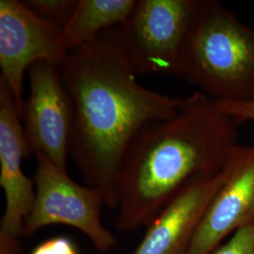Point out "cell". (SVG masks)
Segmentation results:
<instances>
[{
	"label": "cell",
	"instance_id": "6da1fadb",
	"mask_svg": "<svg viewBox=\"0 0 254 254\" xmlns=\"http://www.w3.org/2000/svg\"><path fill=\"white\" fill-rule=\"evenodd\" d=\"M73 105L69 154L88 186L116 210L119 170L144 127L173 117L182 98L147 89L112 32L72 51L60 68Z\"/></svg>",
	"mask_w": 254,
	"mask_h": 254
},
{
	"label": "cell",
	"instance_id": "7a4b0ae2",
	"mask_svg": "<svg viewBox=\"0 0 254 254\" xmlns=\"http://www.w3.org/2000/svg\"><path fill=\"white\" fill-rule=\"evenodd\" d=\"M236 125L200 91L185 98L172 118L147 125L119 170L116 229L148 226L188 183L221 172L239 146Z\"/></svg>",
	"mask_w": 254,
	"mask_h": 254
},
{
	"label": "cell",
	"instance_id": "3957f363",
	"mask_svg": "<svg viewBox=\"0 0 254 254\" xmlns=\"http://www.w3.org/2000/svg\"><path fill=\"white\" fill-rule=\"evenodd\" d=\"M181 77L218 103L254 100V29L217 0H200Z\"/></svg>",
	"mask_w": 254,
	"mask_h": 254
},
{
	"label": "cell",
	"instance_id": "277c9868",
	"mask_svg": "<svg viewBox=\"0 0 254 254\" xmlns=\"http://www.w3.org/2000/svg\"><path fill=\"white\" fill-rule=\"evenodd\" d=\"M200 0H136L113 33L138 74L181 76L183 54Z\"/></svg>",
	"mask_w": 254,
	"mask_h": 254
},
{
	"label": "cell",
	"instance_id": "5b68a950",
	"mask_svg": "<svg viewBox=\"0 0 254 254\" xmlns=\"http://www.w3.org/2000/svg\"><path fill=\"white\" fill-rule=\"evenodd\" d=\"M34 155L35 199L25 220L23 236L30 237L42 228L63 224L79 230L102 254L114 248L116 237L101 218L105 204L102 192L73 181L46 154L37 152Z\"/></svg>",
	"mask_w": 254,
	"mask_h": 254
},
{
	"label": "cell",
	"instance_id": "8992f818",
	"mask_svg": "<svg viewBox=\"0 0 254 254\" xmlns=\"http://www.w3.org/2000/svg\"><path fill=\"white\" fill-rule=\"evenodd\" d=\"M64 27L42 18L17 0L0 1V67L21 118L23 82L32 64L45 62L61 68L70 54Z\"/></svg>",
	"mask_w": 254,
	"mask_h": 254
},
{
	"label": "cell",
	"instance_id": "52a82bcc",
	"mask_svg": "<svg viewBox=\"0 0 254 254\" xmlns=\"http://www.w3.org/2000/svg\"><path fill=\"white\" fill-rule=\"evenodd\" d=\"M29 95L24 103V130L32 154H46L67 172L73 105L59 67L40 62L27 70Z\"/></svg>",
	"mask_w": 254,
	"mask_h": 254
},
{
	"label": "cell",
	"instance_id": "ba28073f",
	"mask_svg": "<svg viewBox=\"0 0 254 254\" xmlns=\"http://www.w3.org/2000/svg\"><path fill=\"white\" fill-rule=\"evenodd\" d=\"M254 225V146H238L227 176L206 209L188 254H212L230 236Z\"/></svg>",
	"mask_w": 254,
	"mask_h": 254
},
{
	"label": "cell",
	"instance_id": "9c48e42d",
	"mask_svg": "<svg viewBox=\"0 0 254 254\" xmlns=\"http://www.w3.org/2000/svg\"><path fill=\"white\" fill-rule=\"evenodd\" d=\"M21 120L7 83L0 78V186L5 196L0 236L11 238L23 236L35 199L34 181L22 169L23 158L32 152Z\"/></svg>",
	"mask_w": 254,
	"mask_h": 254
},
{
	"label": "cell",
	"instance_id": "30bf717a",
	"mask_svg": "<svg viewBox=\"0 0 254 254\" xmlns=\"http://www.w3.org/2000/svg\"><path fill=\"white\" fill-rule=\"evenodd\" d=\"M200 175L188 183L146 226L145 234L130 254H188L210 202L227 176Z\"/></svg>",
	"mask_w": 254,
	"mask_h": 254
},
{
	"label": "cell",
	"instance_id": "8fae6325",
	"mask_svg": "<svg viewBox=\"0 0 254 254\" xmlns=\"http://www.w3.org/2000/svg\"><path fill=\"white\" fill-rule=\"evenodd\" d=\"M136 0H78L73 14L64 27L70 52L91 45L109 27L121 26Z\"/></svg>",
	"mask_w": 254,
	"mask_h": 254
},
{
	"label": "cell",
	"instance_id": "7c38bea8",
	"mask_svg": "<svg viewBox=\"0 0 254 254\" xmlns=\"http://www.w3.org/2000/svg\"><path fill=\"white\" fill-rule=\"evenodd\" d=\"M78 0H28L25 4L42 18L56 22L63 27L73 14Z\"/></svg>",
	"mask_w": 254,
	"mask_h": 254
},
{
	"label": "cell",
	"instance_id": "4fadbf2b",
	"mask_svg": "<svg viewBox=\"0 0 254 254\" xmlns=\"http://www.w3.org/2000/svg\"><path fill=\"white\" fill-rule=\"evenodd\" d=\"M212 254H254V225L237 231Z\"/></svg>",
	"mask_w": 254,
	"mask_h": 254
},
{
	"label": "cell",
	"instance_id": "5bb4252c",
	"mask_svg": "<svg viewBox=\"0 0 254 254\" xmlns=\"http://www.w3.org/2000/svg\"><path fill=\"white\" fill-rule=\"evenodd\" d=\"M31 254H78V252L70 239L54 237L37 246Z\"/></svg>",
	"mask_w": 254,
	"mask_h": 254
},
{
	"label": "cell",
	"instance_id": "9a60e30c",
	"mask_svg": "<svg viewBox=\"0 0 254 254\" xmlns=\"http://www.w3.org/2000/svg\"><path fill=\"white\" fill-rule=\"evenodd\" d=\"M218 105L236 124L238 122L254 123V99L242 103H218Z\"/></svg>",
	"mask_w": 254,
	"mask_h": 254
}]
</instances>
